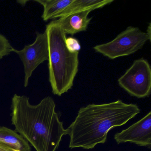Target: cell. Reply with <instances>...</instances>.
<instances>
[{"mask_svg":"<svg viewBox=\"0 0 151 151\" xmlns=\"http://www.w3.org/2000/svg\"><path fill=\"white\" fill-rule=\"evenodd\" d=\"M52 97H45L37 105L30 104L24 95L15 94L12 99V124L37 151H56L63 137L68 135Z\"/></svg>","mask_w":151,"mask_h":151,"instance_id":"1","label":"cell"},{"mask_svg":"<svg viewBox=\"0 0 151 151\" xmlns=\"http://www.w3.org/2000/svg\"><path fill=\"white\" fill-rule=\"evenodd\" d=\"M140 113L136 104L121 100L81 108L75 121L67 129L70 148H94L106 141L109 132L122 126Z\"/></svg>","mask_w":151,"mask_h":151,"instance_id":"2","label":"cell"},{"mask_svg":"<svg viewBox=\"0 0 151 151\" xmlns=\"http://www.w3.org/2000/svg\"><path fill=\"white\" fill-rule=\"evenodd\" d=\"M45 32L48 40L49 81L53 93L60 96L73 86L78 72L79 53L68 50L66 34L57 20L47 24Z\"/></svg>","mask_w":151,"mask_h":151,"instance_id":"3","label":"cell"},{"mask_svg":"<svg viewBox=\"0 0 151 151\" xmlns=\"http://www.w3.org/2000/svg\"><path fill=\"white\" fill-rule=\"evenodd\" d=\"M151 38L137 27L129 26L112 41L97 45L93 49L111 60L130 55L140 50Z\"/></svg>","mask_w":151,"mask_h":151,"instance_id":"4","label":"cell"},{"mask_svg":"<svg viewBox=\"0 0 151 151\" xmlns=\"http://www.w3.org/2000/svg\"><path fill=\"white\" fill-rule=\"evenodd\" d=\"M119 86L131 95L144 98L151 92V68L144 58L134 61L124 74L118 79Z\"/></svg>","mask_w":151,"mask_h":151,"instance_id":"5","label":"cell"},{"mask_svg":"<svg viewBox=\"0 0 151 151\" xmlns=\"http://www.w3.org/2000/svg\"><path fill=\"white\" fill-rule=\"evenodd\" d=\"M36 38L34 43L25 45L21 50L14 48L13 52L18 55L24 67V86L29 84V79L33 71L39 65L48 60V44L47 35L44 33L36 32Z\"/></svg>","mask_w":151,"mask_h":151,"instance_id":"6","label":"cell"},{"mask_svg":"<svg viewBox=\"0 0 151 151\" xmlns=\"http://www.w3.org/2000/svg\"><path fill=\"white\" fill-rule=\"evenodd\" d=\"M118 144L132 142L140 146H151V112L132 125L114 135Z\"/></svg>","mask_w":151,"mask_h":151,"instance_id":"7","label":"cell"},{"mask_svg":"<svg viewBox=\"0 0 151 151\" xmlns=\"http://www.w3.org/2000/svg\"><path fill=\"white\" fill-rule=\"evenodd\" d=\"M91 11L76 12L64 16L57 20L66 34L74 35L86 31L91 20L88 17Z\"/></svg>","mask_w":151,"mask_h":151,"instance_id":"8","label":"cell"},{"mask_svg":"<svg viewBox=\"0 0 151 151\" xmlns=\"http://www.w3.org/2000/svg\"><path fill=\"white\" fill-rule=\"evenodd\" d=\"M73 0H37L44 7L42 19L45 22L60 18Z\"/></svg>","mask_w":151,"mask_h":151,"instance_id":"9","label":"cell"},{"mask_svg":"<svg viewBox=\"0 0 151 151\" xmlns=\"http://www.w3.org/2000/svg\"><path fill=\"white\" fill-rule=\"evenodd\" d=\"M0 142L16 151H31L29 142L22 136L6 127H0Z\"/></svg>","mask_w":151,"mask_h":151,"instance_id":"10","label":"cell"},{"mask_svg":"<svg viewBox=\"0 0 151 151\" xmlns=\"http://www.w3.org/2000/svg\"><path fill=\"white\" fill-rule=\"evenodd\" d=\"M113 2L114 0H73L62 17L76 12L87 10L93 11L101 8Z\"/></svg>","mask_w":151,"mask_h":151,"instance_id":"11","label":"cell"},{"mask_svg":"<svg viewBox=\"0 0 151 151\" xmlns=\"http://www.w3.org/2000/svg\"><path fill=\"white\" fill-rule=\"evenodd\" d=\"M14 48L8 40L0 34V60L9 55L13 52Z\"/></svg>","mask_w":151,"mask_h":151,"instance_id":"12","label":"cell"},{"mask_svg":"<svg viewBox=\"0 0 151 151\" xmlns=\"http://www.w3.org/2000/svg\"><path fill=\"white\" fill-rule=\"evenodd\" d=\"M68 50L72 53H78L81 49V45L78 40L75 38L70 37L65 40Z\"/></svg>","mask_w":151,"mask_h":151,"instance_id":"13","label":"cell"},{"mask_svg":"<svg viewBox=\"0 0 151 151\" xmlns=\"http://www.w3.org/2000/svg\"><path fill=\"white\" fill-rule=\"evenodd\" d=\"M0 151H16L5 144L0 142Z\"/></svg>","mask_w":151,"mask_h":151,"instance_id":"14","label":"cell"},{"mask_svg":"<svg viewBox=\"0 0 151 151\" xmlns=\"http://www.w3.org/2000/svg\"><path fill=\"white\" fill-rule=\"evenodd\" d=\"M147 33L148 35V37L151 39V23L149 24L148 27H147Z\"/></svg>","mask_w":151,"mask_h":151,"instance_id":"15","label":"cell"},{"mask_svg":"<svg viewBox=\"0 0 151 151\" xmlns=\"http://www.w3.org/2000/svg\"></svg>","mask_w":151,"mask_h":151,"instance_id":"16","label":"cell"}]
</instances>
